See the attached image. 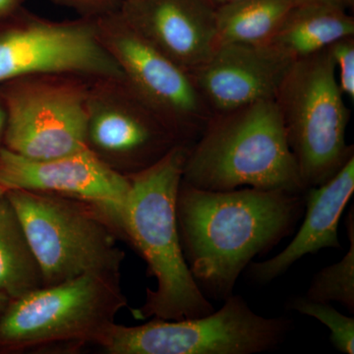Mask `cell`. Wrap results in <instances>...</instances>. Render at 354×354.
<instances>
[{
	"mask_svg": "<svg viewBox=\"0 0 354 354\" xmlns=\"http://www.w3.org/2000/svg\"><path fill=\"white\" fill-rule=\"evenodd\" d=\"M304 194L243 187L200 189L181 181L176 218L184 257L203 293L223 299L251 261L292 232Z\"/></svg>",
	"mask_w": 354,
	"mask_h": 354,
	"instance_id": "obj_1",
	"label": "cell"
},
{
	"mask_svg": "<svg viewBox=\"0 0 354 354\" xmlns=\"http://www.w3.org/2000/svg\"><path fill=\"white\" fill-rule=\"evenodd\" d=\"M189 147H174L152 167L128 176L121 232L145 260L149 276L157 279L144 304L131 310L137 320H180L215 311L188 267L177 225V193Z\"/></svg>",
	"mask_w": 354,
	"mask_h": 354,
	"instance_id": "obj_2",
	"label": "cell"
},
{
	"mask_svg": "<svg viewBox=\"0 0 354 354\" xmlns=\"http://www.w3.org/2000/svg\"><path fill=\"white\" fill-rule=\"evenodd\" d=\"M183 183L214 191H306L274 100L212 114L188 149Z\"/></svg>",
	"mask_w": 354,
	"mask_h": 354,
	"instance_id": "obj_3",
	"label": "cell"
},
{
	"mask_svg": "<svg viewBox=\"0 0 354 354\" xmlns=\"http://www.w3.org/2000/svg\"><path fill=\"white\" fill-rule=\"evenodd\" d=\"M128 300L120 276L85 274L11 299L0 318V348L69 351L100 346Z\"/></svg>",
	"mask_w": 354,
	"mask_h": 354,
	"instance_id": "obj_4",
	"label": "cell"
},
{
	"mask_svg": "<svg viewBox=\"0 0 354 354\" xmlns=\"http://www.w3.org/2000/svg\"><path fill=\"white\" fill-rule=\"evenodd\" d=\"M6 198L38 261L44 286L92 272L120 276L122 236L99 207L29 190H7Z\"/></svg>",
	"mask_w": 354,
	"mask_h": 354,
	"instance_id": "obj_5",
	"label": "cell"
},
{
	"mask_svg": "<svg viewBox=\"0 0 354 354\" xmlns=\"http://www.w3.org/2000/svg\"><path fill=\"white\" fill-rule=\"evenodd\" d=\"M329 50L295 60L274 102L305 189L325 183L354 156L346 143L351 113Z\"/></svg>",
	"mask_w": 354,
	"mask_h": 354,
	"instance_id": "obj_6",
	"label": "cell"
},
{
	"mask_svg": "<svg viewBox=\"0 0 354 354\" xmlns=\"http://www.w3.org/2000/svg\"><path fill=\"white\" fill-rule=\"evenodd\" d=\"M290 330L288 319L261 316L232 295L206 316L152 318L133 327L114 323L99 346L109 354H255L278 348Z\"/></svg>",
	"mask_w": 354,
	"mask_h": 354,
	"instance_id": "obj_7",
	"label": "cell"
},
{
	"mask_svg": "<svg viewBox=\"0 0 354 354\" xmlns=\"http://www.w3.org/2000/svg\"><path fill=\"white\" fill-rule=\"evenodd\" d=\"M91 80L46 74L0 85L7 111L3 148L32 160L62 157L86 149Z\"/></svg>",
	"mask_w": 354,
	"mask_h": 354,
	"instance_id": "obj_8",
	"label": "cell"
},
{
	"mask_svg": "<svg viewBox=\"0 0 354 354\" xmlns=\"http://www.w3.org/2000/svg\"><path fill=\"white\" fill-rule=\"evenodd\" d=\"M95 22L127 85L181 143L192 145L212 116L192 75L135 31L120 11Z\"/></svg>",
	"mask_w": 354,
	"mask_h": 354,
	"instance_id": "obj_9",
	"label": "cell"
},
{
	"mask_svg": "<svg viewBox=\"0 0 354 354\" xmlns=\"http://www.w3.org/2000/svg\"><path fill=\"white\" fill-rule=\"evenodd\" d=\"M46 74L124 80L100 39L95 19L57 22L21 9L0 23V85Z\"/></svg>",
	"mask_w": 354,
	"mask_h": 354,
	"instance_id": "obj_10",
	"label": "cell"
},
{
	"mask_svg": "<svg viewBox=\"0 0 354 354\" xmlns=\"http://www.w3.org/2000/svg\"><path fill=\"white\" fill-rule=\"evenodd\" d=\"M178 145L184 144L124 80L90 81L86 148L114 171L128 177L145 171Z\"/></svg>",
	"mask_w": 354,
	"mask_h": 354,
	"instance_id": "obj_11",
	"label": "cell"
},
{
	"mask_svg": "<svg viewBox=\"0 0 354 354\" xmlns=\"http://www.w3.org/2000/svg\"><path fill=\"white\" fill-rule=\"evenodd\" d=\"M0 184L21 189L75 198L99 207L120 230L130 181L87 148L48 160H32L0 148ZM123 239V237H122Z\"/></svg>",
	"mask_w": 354,
	"mask_h": 354,
	"instance_id": "obj_12",
	"label": "cell"
},
{
	"mask_svg": "<svg viewBox=\"0 0 354 354\" xmlns=\"http://www.w3.org/2000/svg\"><path fill=\"white\" fill-rule=\"evenodd\" d=\"M293 60L268 44L221 43L193 77L212 114L274 100Z\"/></svg>",
	"mask_w": 354,
	"mask_h": 354,
	"instance_id": "obj_13",
	"label": "cell"
},
{
	"mask_svg": "<svg viewBox=\"0 0 354 354\" xmlns=\"http://www.w3.org/2000/svg\"><path fill=\"white\" fill-rule=\"evenodd\" d=\"M120 12L135 31L190 74L218 46L216 8L208 0H123Z\"/></svg>",
	"mask_w": 354,
	"mask_h": 354,
	"instance_id": "obj_14",
	"label": "cell"
},
{
	"mask_svg": "<svg viewBox=\"0 0 354 354\" xmlns=\"http://www.w3.org/2000/svg\"><path fill=\"white\" fill-rule=\"evenodd\" d=\"M353 192L354 156L325 183L305 191L306 212L295 239L271 259L249 266L251 278L257 283H270L308 254L324 248L341 249L337 227Z\"/></svg>",
	"mask_w": 354,
	"mask_h": 354,
	"instance_id": "obj_15",
	"label": "cell"
},
{
	"mask_svg": "<svg viewBox=\"0 0 354 354\" xmlns=\"http://www.w3.org/2000/svg\"><path fill=\"white\" fill-rule=\"evenodd\" d=\"M351 36L354 18L349 11L318 0H305L290 11L267 44L295 62Z\"/></svg>",
	"mask_w": 354,
	"mask_h": 354,
	"instance_id": "obj_16",
	"label": "cell"
},
{
	"mask_svg": "<svg viewBox=\"0 0 354 354\" xmlns=\"http://www.w3.org/2000/svg\"><path fill=\"white\" fill-rule=\"evenodd\" d=\"M305 0H235L216 7L218 44H267Z\"/></svg>",
	"mask_w": 354,
	"mask_h": 354,
	"instance_id": "obj_17",
	"label": "cell"
},
{
	"mask_svg": "<svg viewBox=\"0 0 354 354\" xmlns=\"http://www.w3.org/2000/svg\"><path fill=\"white\" fill-rule=\"evenodd\" d=\"M43 286L38 261L6 196L0 204V292L16 299Z\"/></svg>",
	"mask_w": 354,
	"mask_h": 354,
	"instance_id": "obj_18",
	"label": "cell"
},
{
	"mask_svg": "<svg viewBox=\"0 0 354 354\" xmlns=\"http://www.w3.org/2000/svg\"><path fill=\"white\" fill-rule=\"evenodd\" d=\"M349 239L348 252L342 260L317 272L306 293L307 299L318 302L335 301L354 311V209L346 221Z\"/></svg>",
	"mask_w": 354,
	"mask_h": 354,
	"instance_id": "obj_19",
	"label": "cell"
},
{
	"mask_svg": "<svg viewBox=\"0 0 354 354\" xmlns=\"http://www.w3.org/2000/svg\"><path fill=\"white\" fill-rule=\"evenodd\" d=\"M292 309L304 315L313 317L329 328L330 342L337 351L344 354L354 353V319L344 315L327 302L313 301L306 297L297 298L291 304Z\"/></svg>",
	"mask_w": 354,
	"mask_h": 354,
	"instance_id": "obj_20",
	"label": "cell"
},
{
	"mask_svg": "<svg viewBox=\"0 0 354 354\" xmlns=\"http://www.w3.org/2000/svg\"><path fill=\"white\" fill-rule=\"evenodd\" d=\"M329 50L334 62L335 76L344 97L354 100V36L335 41Z\"/></svg>",
	"mask_w": 354,
	"mask_h": 354,
	"instance_id": "obj_21",
	"label": "cell"
},
{
	"mask_svg": "<svg viewBox=\"0 0 354 354\" xmlns=\"http://www.w3.org/2000/svg\"><path fill=\"white\" fill-rule=\"evenodd\" d=\"M58 6L68 7L82 18L97 19L120 11L122 0H53Z\"/></svg>",
	"mask_w": 354,
	"mask_h": 354,
	"instance_id": "obj_22",
	"label": "cell"
},
{
	"mask_svg": "<svg viewBox=\"0 0 354 354\" xmlns=\"http://www.w3.org/2000/svg\"><path fill=\"white\" fill-rule=\"evenodd\" d=\"M24 0H0V23L10 19L23 9Z\"/></svg>",
	"mask_w": 354,
	"mask_h": 354,
	"instance_id": "obj_23",
	"label": "cell"
},
{
	"mask_svg": "<svg viewBox=\"0 0 354 354\" xmlns=\"http://www.w3.org/2000/svg\"><path fill=\"white\" fill-rule=\"evenodd\" d=\"M7 125V111L6 104L0 97V148L3 147L4 135Z\"/></svg>",
	"mask_w": 354,
	"mask_h": 354,
	"instance_id": "obj_24",
	"label": "cell"
},
{
	"mask_svg": "<svg viewBox=\"0 0 354 354\" xmlns=\"http://www.w3.org/2000/svg\"><path fill=\"white\" fill-rule=\"evenodd\" d=\"M318 1L324 2V3L330 4L344 9V10H351L354 6V0H318Z\"/></svg>",
	"mask_w": 354,
	"mask_h": 354,
	"instance_id": "obj_25",
	"label": "cell"
},
{
	"mask_svg": "<svg viewBox=\"0 0 354 354\" xmlns=\"http://www.w3.org/2000/svg\"><path fill=\"white\" fill-rule=\"evenodd\" d=\"M10 301V297H7L4 293L0 292V318L3 315L4 311H6Z\"/></svg>",
	"mask_w": 354,
	"mask_h": 354,
	"instance_id": "obj_26",
	"label": "cell"
},
{
	"mask_svg": "<svg viewBox=\"0 0 354 354\" xmlns=\"http://www.w3.org/2000/svg\"><path fill=\"white\" fill-rule=\"evenodd\" d=\"M208 1L211 2V3L216 8V7L223 6V4L230 3V2L235 1V0H208Z\"/></svg>",
	"mask_w": 354,
	"mask_h": 354,
	"instance_id": "obj_27",
	"label": "cell"
},
{
	"mask_svg": "<svg viewBox=\"0 0 354 354\" xmlns=\"http://www.w3.org/2000/svg\"><path fill=\"white\" fill-rule=\"evenodd\" d=\"M6 188L3 187V186L0 184V204H1L2 201L6 199Z\"/></svg>",
	"mask_w": 354,
	"mask_h": 354,
	"instance_id": "obj_28",
	"label": "cell"
},
{
	"mask_svg": "<svg viewBox=\"0 0 354 354\" xmlns=\"http://www.w3.org/2000/svg\"><path fill=\"white\" fill-rule=\"evenodd\" d=\"M122 1H123V0H122Z\"/></svg>",
	"mask_w": 354,
	"mask_h": 354,
	"instance_id": "obj_29",
	"label": "cell"
}]
</instances>
